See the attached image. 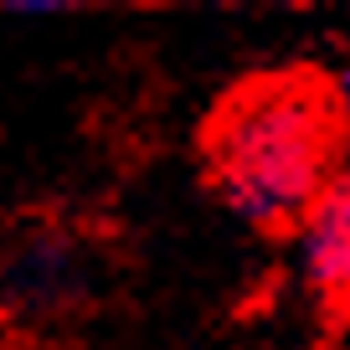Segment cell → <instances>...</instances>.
<instances>
[{"instance_id": "obj_5", "label": "cell", "mask_w": 350, "mask_h": 350, "mask_svg": "<svg viewBox=\"0 0 350 350\" xmlns=\"http://www.w3.org/2000/svg\"><path fill=\"white\" fill-rule=\"evenodd\" d=\"M16 16H52V11H62L57 0H21V5H11Z\"/></svg>"}, {"instance_id": "obj_4", "label": "cell", "mask_w": 350, "mask_h": 350, "mask_svg": "<svg viewBox=\"0 0 350 350\" xmlns=\"http://www.w3.org/2000/svg\"><path fill=\"white\" fill-rule=\"evenodd\" d=\"M335 109H340V124H345V144H350V62L340 67V77H335Z\"/></svg>"}, {"instance_id": "obj_1", "label": "cell", "mask_w": 350, "mask_h": 350, "mask_svg": "<svg viewBox=\"0 0 350 350\" xmlns=\"http://www.w3.org/2000/svg\"><path fill=\"white\" fill-rule=\"evenodd\" d=\"M345 124L335 88L304 72H262L232 88L206 129L221 201L247 227H299L340 175Z\"/></svg>"}, {"instance_id": "obj_6", "label": "cell", "mask_w": 350, "mask_h": 350, "mask_svg": "<svg viewBox=\"0 0 350 350\" xmlns=\"http://www.w3.org/2000/svg\"><path fill=\"white\" fill-rule=\"evenodd\" d=\"M11 350H57V345H11Z\"/></svg>"}, {"instance_id": "obj_3", "label": "cell", "mask_w": 350, "mask_h": 350, "mask_svg": "<svg viewBox=\"0 0 350 350\" xmlns=\"http://www.w3.org/2000/svg\"><path fill=\"white\" fill-rule=\"evenodd\" d=\"M294 258L314 294L350 299V170L329 180V191L294 227Z\"/></svg>"}, {"instance_id": "obj_2", "label": "cell", "mask_w": 350, "mask_h": 350, "mask_svg": "<svg viewBox=\"0 0 350 350\" xmlns=\"http://www.w3.org/2000/svg\"><path fill=\"white\" fill-rule=\"evenodd\" d=\"M103 294V247L67 221H21L0 237V325L16 345H46Z\"/></svg>"}]
</instances>
